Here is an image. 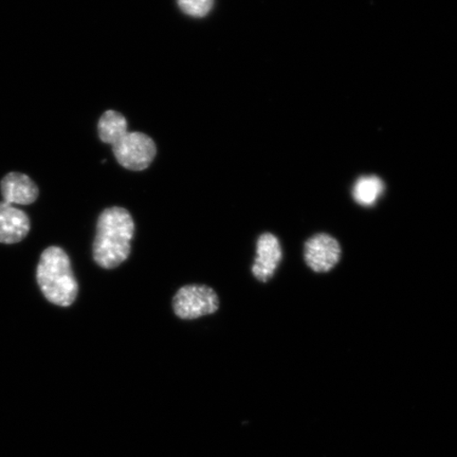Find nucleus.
I'll list each match as a JSON object with an SVG mask.
<instances>
[{
  "instance_id": "f03ea898",
  "label": "nucleus",
  "mask_w": 457,
  "mask_h": 457,
  "mask_svg": "<svg viewBox=\"0 0 457 457\" xmlns=\"http://www.w3.org/2000/svg\"><path fill=\"white\" fill-rule=\"evenodd\" d=\"M37 279L45 298L62 307L72 305L79 293L70 256L60 247L51 245L39 259Z\"/></svg>"
},
{
  "instance_id": "9b49d317",
  "label": "nucleus",
  "mask_w": 457,
  "mask_h": 457,
  "mask_svg": "<svg viewBox=\"0 0 457 457\" xmlns=\"http://www.w3.org/2000/svg\"><path fill=\"white\" fill-rule=\"evenodd\" d=\"M214 0H179V7L187 16L202 17L207 16L212 10Z\"/></svg>"
},
{
  "instance_id": "1a4fd4ad",
  "label": "nucleus",
  "mask_w": 457,
  "mask_h": 457,
  "mask_svg": "<svg viewBox=\"0 0 457 457\" xmlns=\"http://www.w3.org/2000/svg\"><path fill=\"white\" fill-rule=\"evenodd\" d=\"M98 133L103 142L112 146L129 133L128 120L118 112L107 111L100 119Z\"/></svg>"
},
{
  "instance_id": "f257e3e1",
  "label": "nucleus",
  "mask_w": 457,
  "mask_h": 457,
  "mask_svg": "<svg viewBox=\"0 0 457 457\" xmlns=\"http://www.w3.org/2000/svg\"><path fill=\"white\" fill-rule=\"evenodd\" d=\"M135 222L128 210L112 207L103 211L96 224L94 260L104 270H113L129 259Z\"/></svg>"
},
{
  "instance_id": "20e7f679",
  "label": "nucleus",
  "mask_w": 457,
  "mask_h": 457,
  "mask_svg": "<svg viewBox=\"0 0 457 457\" xmlns=\"http://www.w3.org/2000/svg\"><path fill=\"white\" fill-rule=\"evenodd\" d=\"M117 162L130 170H146L155 159L157 147L151 137L142 133H129L112 145Z\"/></svg>"
},
{
  "instance_id": "0eeeda50",
  "label": "nucleus",
  "mask_w": 457,
  "mask_h": 457,
  "mask_svg": "<svg viewBox=\"0 0 457 457\" xmlns=\"http://www.w3.org/2000/svg\"><path fill=\"white\" fill-rule=\"evenodd\" d=\"M28 215L13 204L0 203V243L16 244L25 239L30 231Z\"/></svg>"
},
{
  "instance_id": "6e6552de",
  "label": "nucleus",
  "mask_w": 457,
  "mask_h": 457,
  "mask_svg": "<svg viewBox=\"0 0 457 457\" xmlns=\"http://www.w3.org/2000/svg\"><path fill=\"white\" fill-rule=\"evenodd\" d=\"M4 202L9 204H31L38 197V187L30 177L21 173H9L0 184Z\"/></svg>"
},
{
  "instance_id": "39448f33",
  "label": "nucleus",
  "mask_w": 457,
  "mask_h": 457,
  "mask_svg": "<svg viewBox=\"0 0 457 457\" xmlns=\"http://www.w3.org/2000/svg\"><path fill=\"white\" fill-rule=\"evenodd\" d=\"M341 247L328 234H317L305 244V262L314 272H328L338 264Z\"/></svg>"
},
{
  "instance_id": "423d86ee",
  "label": "nucleus",
  "mask_w": 457,
  "mask_h": 457,
  "mask_svg": "<svg viewBox=\"0 0 457 457\" xmlns=\"http://www.w3.org/2000/svg\"><path fill=\"white\" fill-rule=\"evenodd\" d=\"M256 259L253 273L260 282L266 283L273 277L282 260V248L278 239L271 233L260 237L256 244Z\"/></svg>"
},
{
  "instance_id": "7ed1b4c3",
  "label": "nucleus",
  "mask_w": 457,
  "mask_h": 457,
  "mask_svg": "<svg viewBox=\"0 0 457 457\" xmlns=\"http://www.w3.org/2000/svg\"><path fill=\"white\" fill-rule=\"evenodd\" d=\"M220 299L212 288L204 285H187L177 291L173 310L182 320H194L219 311Z\"/></svg>"
},
{
  "instance_id": "9d476101",
  "label": "nucleus",
  "mask_w": 457,
  "mask_h": 457,
  "mask_svg": "<svg viewBox=\"0 0 457 457\" xmlns=\"http://www.w3.org/2000/svg\"><path fill=\"white\" fill-rule=\"evenodd\" d=\"M385 190L384 182L378 177H362L353 187V195L359 204L373 205Z\"/></svg>"
}]
</instances>
